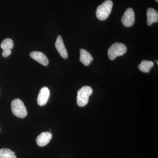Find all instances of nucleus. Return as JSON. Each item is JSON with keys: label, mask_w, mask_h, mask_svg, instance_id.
Returning a JSON list of instances; mask_svg holds the SVG:
<instances>
[{"label": "nucleus", "mask_w": 158, "mask_h": 158, "mask_svg": "<svg viewBox=\"0 0 158 158\" xmlns=\"http://www.w3.org/2000/svg\"><path fill=\"white\" fill-rule=\"evenodd\" d=\"M155 1L156 2H158V0H155Z\"/></svg>", "instance_id": "dca6fc26"}, {"label": "nucleus", "mask_w": 158, "mask_h": 158, "mask_svg": "<svg viewBox=\"0 0 158 158\" xmlns=\"http://www.w3.org/2000/svg\"><path fill=\"white\" fill-rule=\"evenodd\" d=\"M11 110L15 116L23 118L27 116V112L23 102L19 99L13 100L11 103Z\"/></svg>", "instance_id": "20e7f679"}, {"label": "nucleus", "mask_w": 158, "mask_h": 158, "mask_svg": "<svg viewBox=\"0 0 158 158\" xmlns=\"http://www.w3.org/2000/svg\"><path fill=\"white\" fill-rule=\"evenodd\" d=\"M30 56L44 66L48 65V59L43 53L40 52H33L30 53Z\"/></svg>", "instance_id": "1a4fd4ad"}, {"label": "nucleus", "mask_w": 158, "mask_h": 158, "mask_svg": "<svg viewBox=\"0 0 158 158\" xmlns=\"http://www.w3.org/2000/svg\"><path fill=\"white\" fill-rule=\"evenodd\" d=\"M50 97V90L47 87H43L40 89L38 97L37 104L40 106H43L46 104Z\"/></svg>", "instance_id": "423d86ee"}, {"label": "nucleus", "mask_w": 158, "mask_h": 158, "mask_svg": "<svg viewBox=\"0 0 158 158\" xmlns=\"http://www.w3.org/2000/svg\"><path fill=\"white\" fill-rule=\"evenodd\" d=\"M80 60L85 66H88L93 61V58L88 51L84 49H81L80 50Z\"/></svg>", "instance_id": "9d476101"}, {"label": "nucleus", "mask_w": 158, "mask_h": 158, "mask_svg": "<svg viewBox=\"0 0 158 158\" xmlns=\"http://www.w3.org/2000/svg\"><path fill=\"white\" fill-rule=\"evenodd\" d=\"M113 3L111 0H106L98 7L96 15L100 20H105L108 18L112 11Z\"/></svg>", "instance_id": "f257e3e1"}, {"label": "nucleus", "mask_w": 158, "mask_h": 158, "mask_svg": "<svg viewBox=\"0 0 158 158\" xmlns=\"http://www.w3.org/2000/svg\"><path fill=\"white\" fill-rule=\"evenodd\" d=\"M93 93V90L89 86H84L78 91L77 103L79 106L84 107L88 103L89 97Z\"/></svg>", "instance_id": "f03ea898"}, {"label": "nucleus", "mask_w": 158, "mask_h": 158, "mask_svg": "<svg viewBox=\"0 0 158 158\" xmlns=\"http://www.w3.org/2000/svg\"><path fill=\"white\" fill-rule=\"evenodd\" d=\"M13 45L14 44L12 40L10 38H6L1 43V47L3 51L10 50L13 48Z\"/></svg>", "instance_id": "4468645a"}, {"label": "nucleus", "mask_w": 158, "mask_h": 158, "mask_svg": "<svg viewBox=\"0 0 158 158\" xmlns=\"http://www.w3.org/2000/svg\"><path fill=\"white\" fill-rule=\"evenodd\" d=\"M147 23L148 26H151L153 23L158 22V12L155 9L150 8L147 11Z\"/></svg>", "instance_id": "9b49d317"}, {"label": "nucleus", "mask_w": 158, "mask_h": 158, "mask_svg": "<svg viewBox=\"0 0 158 158\" xmlns=\"http://www.w3.org/2000/svg\"><path fill=\"white\" fill-rule=\"evenodd\" d=\"M127 51L126 46L121 43H115L110 47L108 51L109 59L114 60L116 57L122 56Z\"/></svg>", "instance_id": "7ed1b4c3"}, {"label": "nucleus", "mask_w": 158, "mask_h": 158, "mask_svg": "<svg viewBox=\"0 0 158 158\" xmlns=\"http://www.w3.org/2000/svg\"><path fill=\"white\" fill-rule=\"evenodd\" d=\"M11 50H10L3 51L2 52V56L4 57H7L9 56V55H11Z\"/></svg>", "instance_id": "2eb2a0df"}, {"label": "nucleus", "mask_w": 158, "mask_h": 158, "mask_svg": "<svg viewBox=\"0 0 158 158\" xmlns=\"http://www.w3.org/2000/svg\"><path fill=\"white\" fill-rule=\"evenodd\" d=\"M52 137V133L45 132L41 133L36 139L37 145L40 147H44L49 143Z\"/></svg>", "instance_id": "6e6552de"}, {"label": "nucleus", "mask_w": 158, "mask_h": 158, "mask_svg": "<svg viewBox=\"0 0 158 158\" xmlns=\"http://www.w3.org/2000/svg\"><path fill=\"white\" fill-rule=\"evenodd\" d=\"M0 158H17L15 152L9 148L0 149Z\"/></svg>", "instance_id": "ddd939ff"}, {"label": "nucleus", "mask_w": 158, "mask_h": 158, "mask_svg": "<svg viewBox=\"0 0 158 158\" xmlns=\"http://www.w3.org/2000/svg\"><path fill=\"white\" fill-rule=\"evenodd\" d=\"M135 14L131 8H128L125 11L121 19V22L126 27H132L135 23Z\"/></svg>", "instance_id": "39448f33"}, {"label": "nucleus", "mask_w": 158, "mask_h": 158, "mask_svg": "<svg viewBox=\"0 0 158 158\" xmlns=\"http://www.w3.org/2000/svg\"><path fill=\"white\" fill-rule=\"evenodd\" d=\"M55 46L58 52L62 58L66 59L68 58V53L65 48L62 37L60 35H59L57 37L55 43Z\"/></svg>", "instance_id": "0eeeda50"}, {"label": "nucleus", "mask_w": 158, "mask_h": 158, "mask_svg": "<svg viewBox=\"0 0 158 158\" xmlns=\"http://www.w3.org/2000/svg\"><path fill=\"white\" fill-rule=\"evenodd\" d=\"M153 65V62L148 60H143L138 65V68L142 72L148 73L151 69L152 68Z\"/></svg>", "instance_id": "f8f14e48"}]
</instances>
